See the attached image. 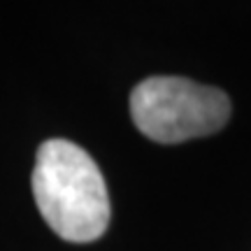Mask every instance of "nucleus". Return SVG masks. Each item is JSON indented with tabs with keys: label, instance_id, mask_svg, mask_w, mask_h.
<instances>
[{
	"label": "nucleus",
	"instance_id": "nucleus-2",
	"mask_svg": "<svg viewBox=\"0 0 251 251\" xmlns=\"http://www.w3.org/2000/svg\"><path fill=\"white\" fill-rule=\"evenodd\" d=\"M130 114L144 137L179 144L221 130L230 100L224 91L184 77H149L130 93Z\"/></svg>",
	"mask_w": 251,
	"mask_h": 251
},
{
	"label": "nucleus",
	"instance_id": "nucleus-1",
	"mask_svg": "<svg viewBox=\"0 0 251 251\" xmlns=\"http://www.w3.org/2000/svg\"><path fill=\"white\" fill-rule=\"evenodd\" d=\"M33 196L47 226L68 242H93L109 226L102 172L81 147L47 140L33 168Z\"/></svg>",
	"mask_w": 251,
	"mask_h": 251
}]
</instances>
